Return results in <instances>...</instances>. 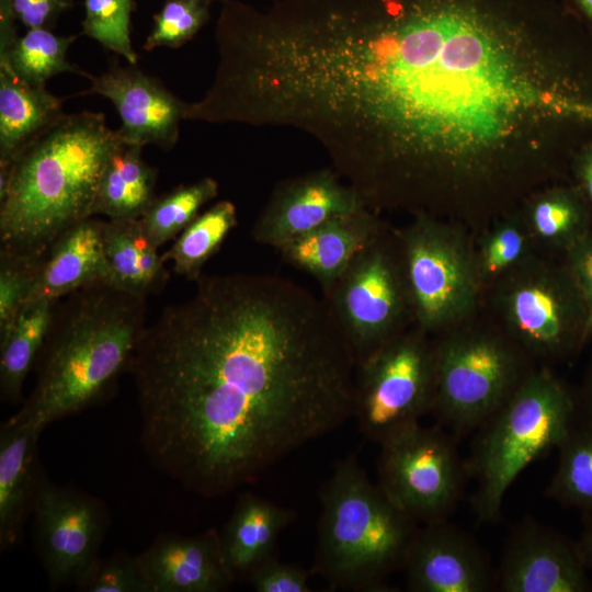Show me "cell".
<instances>
[{
	"label": "cell",
	"mask_w": 592,
	"mask_h": 592,
	"mask_svg": "<svg viewBox=\"0 0 592 592\" xmlns=\"http://www.w3.org/2000/svg\"><path fill=\"white\" fill-rule=\"evenodd\" d=\"M264 86L367 207L474 234L592 141V38L555 0H289Z\"/></svg>",
	"instance_id": "1"
},
{
	"label": "cell",
	"mask_w": 592,
	"mask_h": 592,
	"mask_svg": "<svg viewBox=\"0 0 592 592\" xmlns=\"http://www.w3.org/2000/svg\"><path fill=\"white\" fill-rule=\"evenodd\" d=\"M195 283L147 325L128 372L151 464L214 498L353 417L356 362L325 299L293 281Z\"/></svg>",
	"instance_id": "2"
},
{
	"label": "cell",
	"mask_w": 592,
	"mask_h": 592,
	"mask_svg": "<svg viewBox=\"0 0 592 592\" xmlns=\"http://www.w3.org/2000/svg\"><path fill=\"white\" fill-rule=\"evenodd\" d=\"M123 144L100 112L64 114L0 168V250L44 257L92 217L98 187Z\"/></svg>",
	"instance_id": "3"
},
{
	"label": "cell",
	"mask_w": 592,
	"mask_h": 592,
	"mask_svg": "<svg viewBox=\"0 0 592 592\" xmlns=\"http://www.w3.org/2000/svg\"><path fill=\"white\" fill-rule=\"evenodd\" d=\"M147 297L96 283L57 304L30 396L14 413L41 430L109 397L147 327Z\"/></svg>",
	"instance_id": "4"
},
{
	"label": "cell",
	"mask_w": 592,
	"mask_h": 592,
	"mask_svg": "<svg viewBox=\"0 0 592 592\" xmlns=\"http://www.w3.org/2000/svg\"><path fill=\"white\" fill-rule=\"evenodd\" d=\"M317 570L332 587L385 591L402 570L418 521L373 483L355 456L340 460L320 491Z\"/></svg>",
	"instance_id": "5"
},
{
	"label": "cell",
	"mask_w": 592,
	"mask_h": 592,
	"mask_svg": "<svg viewBox=\"0 0 592 592\" xmlns=\"http://www.w3.org/2000/svg\"><path fill=\"white\" fill-rule=\"evenodd\" d=\"M576 402L548 367L533 368L480 428L466 463L477 485L471 497L479 522L498 519L503 498L533 462L558 448L571 430Z\"/></svg>",
	"instance_id": "6"
},
{
	"label": "cell",
	"mask_w": 592,
	"mask_h": 592,
	"mask_svg": "<svg viewBox=\"0 0 592 592\" xmlns=\"http://www.w3.org/2000/svg\"><path fill=\"white\" fill-rule=\"evenodd\" d=\"M474 318L433 338L431 413L457 436L478 430L534 368L532 358L498 325Z\"/></svg>",
	"instance_id": "7"
},
{
	"label": "cell",
	"mask_w": 592,
	"mask_h": 592,
	"mask_svg": "<svg viewBox=\"0 0 592 592\" xmlns=\"http://www.w3.org/2000/svg\"><path fill=\"white\" fill-rule=\"evenodd\" d=\"M486 293L498 326L532 360L570 357L589 338L590 309L565 261L537 252Z\"/></svg>",
	"instance_id": "8"
},
{
	"label": "cell",
	"mask_w": 592,
	"mask_h": 592,
	"mask_svg": "<svg viewBox=\"0 0 592 592\" xmlns=\"http://www.w3.org/2000/svg\"><path fill=\"white\" fill-rule=\"evenodd\" d=\"M396 229L414 327L434 338L475 317L485 295L475 257V234L429 215Z\"/></svg>",
	"instance_id": "9"
},
{
	"label": "cell",
	"mask_w": 592,
	"mask_h": 592,
	"mask_svg": "<svg viewBox=\"0 0 592 592\" xmlns=\"http://www.w3.org/2000/svg\"><path fill=\"white\" fill-rule=\"evenodd\" d=\"M322 293L356 364L414 326L397 230L389 226Z\"/></svg>",
	"instance_id": "10"
},
{
	"label": "cell",
	"mask_w": 592,
	"mask_h": 592,
	"mask_svg": "<svg viewBox=\"0 0 592 592\" xmlns=\"http://www.w3.org/2000/svg\"><path fill=\"white\" fill-rule=\"evenodd\" d=\"M434 394L433 338L413 326L356 364L353 417L380 444L431 413Z\"/></svg>",
	"instance_id": "11"
},
{
	"label": "cell",
	"mask_w": 592,
	"mask_h": 592,
	"mask_svg": "<svg viewBox=\"0 0 592 592\" xmlns=\"http://www.w3.org/2000/svg\"><path fill=\"white\" fill-rule=\"evenodd\" d=\"M379 445L377 483L389 499L423 524L447 519L468 475L455 435L440 424L419 423Z\"/></svg>",
	"instance_id": "12"
},
{
	"label": "cell",
	"mask_w": 592,
	"mask_h": 592,
	"mask_svg": "<svg viewBox=\"0 0 592 592\" xmlns=\"http://www.w3.org/2000/svg\"><path fill=\"white\" fill-rule=\"evenodd\" d=\"M32 516L34 546L49 587H76L100 557L110 525L106 505L45 476Z\"/></svg>",
	"instance_id": "13"
},
{
	"label": "cell",
	"mask_w": 592,
	"mask_h": 592,
	"mask_svg": "<svg viewBox=\"0 0 592 592\" xmlns=\"http://www.w3.org/2000/svg\"><path fill=\"white\" fill-rule=\"evenodd\" d=\"M366 206L332 168L277 184L251 230L252 239L277 250L326 221Z\"/></svg>",
	"instance_id": "14"
},
{
	"label": "cell",
	"mask_w": 592,
	"mask_h": 592,
	"mask_svg": "<svg viewBox=\"0 0 592 592\" xmlns=\"http://www.w3.org/2000/svg\"><path fill=\"white\" fill-rule=\"evenodd\" d=\"M88 79L90 86L80 94H98L113 103L121 117L117 133L124 144L170 150L178 143L189 103L157 78L135 66H112L98 76L89 73Z\"/></svg>",
	"instance_id": "15"
},
{
	"label": "cell",
	"mask_w": 592,
	"mask_h": 592,
	"mask_svg": "<svg viewBox=\"0 0 592 592\" xmlns=\"http://www.w3.org/2000/svg\"><path fill=\"white\" fill-rule=\"evenodd\" d=\"M402 570L412 592H487L496 587L487 553L446 519L419 527Z\"/></svg>",
	"instance_id": "16"
},
{
	"label": "cell",
	"mask_w": 592,
	"mask_h": 592,
	"mask_svg": "<svg viewBox=\"0 0 592 592\" xmlns=\"http://www.w3.org/2000/svg\"><path fill=\"white\" fill-rule=\"evenodd\" d=\"M496 585L502 592H587L591 583L576 543L524 520L504 545Z\"/></svg>",
	"instance_id": "17"
},
{
	"label": "cell",
	"mask_w": 592,
	"mask_h": 592,
	"mask_svg": "<svg viewBox=\"0 0 592 592\" xmlns=\"http://www.w3.org/2000/svg\"><path fill=\"white\" fill-rule=\"evenodd\" d=\"M138 558L151 592H223L236 579L215 528L189 536L160 534Z\"/></svg>",
	"instance_id": "18"
},
{
	"label": "cell",
	"mask_w": 592,
	"mask_h": 592,
	"mask_svg": "<svg viewBox=\"0 0 592 592\" xmlns=\"http://www.w3.org/2000/svg\"><path fill=\"white\" fill-rule=\"evenodd\" d=\"M43 430L12 414L0 428V550L18 545L46 476L38 456Z\"/></svg>",
	"instance_id": "19"
},
{
	"label": "cell",
	"mask_w": 592,
	"mask_h": 592,
	"mask_svg": "<svg viewBox=\"0 0 592 592\" xmlns=\"http://www.w3.org/2000/svg\"><path fill=\"white\" fill-rule=\"evenodd\" d=\"M387 226L379 213L364 206L326 221L276 251L285 263L311 275L325 291Z\"/></svg>",
	"instance_id": "20"
},
{
	"label": "cell",
	"mask_w": 592,
	"mask_h": 592,
	"mask_svg": "<svg viewBox=\"0 0 592 592\" xmlns=\"http://www.w3.org/2000/svg\"><path fill=\"white\" fill-rule=\"evenodd\" d=\"M103 223L86 218L54 241L43 258L30 300H60L86 286L107 284Z\"/></svg>",
	"instance_id": "21"
},
{
	"label": "cell",
	"mask_w": 592,
	"mask_h": 592,
	"mask_svg": "<svg viewBox=\"0 0 592 592\" xmlns=\"http://www.w3.org/2000/svg\"><path fill=\"white\" fill-rule=\"evenodd\" d=\"M293 512L252 493L242 494L219 533L220 546L235 578L249 576L273 558L281 532Z\"/></svg>",
	"instance_id": "22"
},
{
	"label": "cell",
	"mask_w": 592,
	"mask_h": 592,
	"mask_svg": "<svg viewBox=\"0 0 592 592\" xmlns=\"http://www.w3.org/2000/svg\"><path fill=\"white\" fill-rule=\"evenodd\" d=\"M62 100L0 64V168L64 115Z\"/></svg>",
	"instance_id": "23"
},
{
	"label": "cell",
	"mask_w": 592,
	"mask_h": 592,
	"mask_svg": "<svg viewBox=\"0 0 592 592\" xmlns=\"http://www.w3.org/2000/svg\"><path fill=\"white\" fill-rule=\"evenodd\" d=\"M103 248L109 285L145 297L163 289L169 278L166 261L139 219L104 220Z\"/></svg>",
	"instance_id": "24"
},
{
	"label": "cell",
	"mask_w": 592,
	"mask_h": 592,
	"mask_svg": "<svg viewBox=\"0 0 592 592\" xmlns=\"http://www.w3.org/2000/svg\"><path fill=\"white\" fill-rule=\"evenodd\" d=\"M525 223L542 253H565L592 229V210L572 182L547 186L521 206Z\"/></svg>",
	"instance_id": "25"
},
{
	"label": "cell",
	"mask_w": 592,
	"mask_h": 592,
	"mask_svg": "<svg viewBox=\"0 0 592 592\" xmlns=\"http://www.w3.org/2000/svg\"><path fill=\"white\" fill-rule=\"evenodd\" d=\"M59 300L38 298L27 301L11 323L0 331V396L16 403L22 399L25 379L35 367Z\"/></svg>",
	"instance_id": "26"
},
{
	"label": "cell",
	"mask_w": 592,
	"mask_h": 592,
	"mask_svg": "<svg viewBox=\"0 0 592 592\" xmlns=\"http://www.w3.org/2000/svg\"><path fill=\"white\" fill-rule=\"evenodd\" d=\"M144 147L122 144L103 171L92 216L113 220L139 219L155 200L157 169L143 156Z\"/></svg>",
	"instance_id": "27"
},
{
	"label": "cell",
	"mask_w": 592,
	"mask_h": 592,
	"mask_svg": "<svg viewBox=\"0 0 592 592\" xmlns=\"http://www.w3.org/2000/svg\"><path fill=\"white\" fill-rule=\"evenodd\" d=\"M537 252L521 207L475 234V257L483 292Z\"/></svg>",
	"instance_id": "28"
},
{
	"label": "cell",
	"mask_w": 592,
	"mask_h": 592,
	"mask_svg": "<svg viewBox=\"0 0 592 592\" xmlns=\"http://www.w3.org/2000/svg\"><path fill=\"white\" fill-rule=\"evenodd\" d=\"M237 226V208L230 201H219L198 215L162 257L172 261L174 273L196 282L207 261L219 250Z\"/></svg>",
	"instance_id": "29"
},
{
	"label": "cell",
	"mask_w": 592,
	"mask_h": 592,
	"mask_svg": "<svg viewBox=\"0 0 592 592\" xmlns=\"http://www.w3.org/2000/svg\"><path fill=\"white\" fill-rule=\"evenodd\" d=\"M76 38L75 35H56L49 29H31L18 36L10 49L0 56V64L33 86H46L50 78L62 72L88 78V72L67 59L68 48Z\"/></svg>",
	"instance_id": "30"
},
{
	"label": "cell",
	"mask_w": 592,
	"mask_h": 592,
	"mask_svg": "<svg viewBox=\"0 0 592 592\" xmlns=\"http://www.w3.org/2000/svg\"><path fill=\"white\" fill-rule=\"evenodd\" d=\"M547 493L559 503L592 514V422L572 426L558 446Z\"/></svg>",
	"instance_id": "31"
},
{
	"label": "cell",
	"mask_w": 592,
	"mask_h": 592,
	"mask_svg": "<svg viewBox=\"0 0 592 592\" xmlns=\"http://www.w3.org/2000/svg\"><path fill=\"white\" fill-rule=\"evenodd\" d=\"M217 195L218 183L209 177L179 185L155 197L139 221L149 240L159 248L175 239Z\"/></svg>",
	"instance_id": "32"
},
{
	"label": "cell",
	"mask_w": 592,
	"mask_h": 592,
	"mask_svg": "<svg viewBox=\"0 0 592 592\" xmlns=\"http://www.w3.org/2000/svg\"><path fill=\"white\" fill-rule=\"evenodd\" d=\"M81 34L136 66L138 55L130 41V15L134 0H83Z\"/></svg>",
	"instance_id": "33"
},
{
	"label": "cell",
	"mask_w": 592,
	"mask_h": 592,
	"mask_svg": "<svg viewBox=\"0 0 592 592\" xmlns=\"http://www.w3.org/2000/svg\"><path fill=\"white\" fill-rule=\"evenodd\" d=\"M208 0H164L153 15V25L143 46L179 48L192 39L209 19Z\"/></svg>",
	"instance_id": "34"
},
{
	"label": "cell",
	"mask_w": 592,
	"mask_h": 592,
	"mask_svg": "<svg viewBox=\"0 0 592 592\" xmlns=\"http://www.w3.org/2000/svg\"><path fill=\"white\" fill-rule=\"evenodd\" d=\"M43 258L0 250V331L30 300Z\"/></svg>",
	"instance_id": "35"
},
{
	"label": "cell",
	"mask_w": 592,
	"mask_h": 592,
	"mask_svg": "<svg viewBox=\"0 0 592 592\" xmlns=\"http://www.w3.org/2000/svg\"><path fill=\"white\" fill-rule=\"evenodd\" d=\"M76 588L82 592H151L138 555L126 553L99 557Z\"/></svg>",
	"instance_id": "36"
},
{
	"label": "cell",
	"mask_w": 592,
	"mask_h": 592,
	"mask_svg": "<svg viewBox=\"0 0 592 592\" xmlns=\"http://www.w3.org/2000/svg\"><path fill=\"white\" fill-rule=\"evenodd\" d=\"M251 588L257 592H310L309 572L295 565L271 558L257 567L249 576Z\"/></svg>",
	"instance_id": "37"
},
{
	"label": "cell",
	"mask_w": 592,
	"mask_h": 592,
	"mask_svg": "<svg viewBox=\"0 0 592 592\" xmlns=\"http://www.w3.org/2000/svg\"><path fill=\"white\" fill-rule=\"evenodd\" d=\"M16 21L27 30L52 29L73 0H11Z\"/></svg>",
	"instance_id": "38"
},
{
	"label": "cell",
	"mask_w": 592,
	"mask_h": 592,
	"mask_svg": "<svg viewBox=\"0 0 592 592\" xmlns=\"http://www.w3.org/2000/svg\"><path fill=\"white\" fill-rule=\"evenodd\" d=\"M563 261L574 277L592 312V229L563 253Z\"/></svg>",
	"instance_id": "39"
},
{
	"label": "cell",
	"mask_w": 592,
	"mask_h": 592,
	"mask_svg": "<svg viewBox=\"0 0 592 592\" xmlns=\"http://www.w3.org/2000/svg\"><path fill=\"white\" fill-rule=\"evenodd\" d=\"M570 175L571 182L580 190L592 210V141L573 156Z\"/></svg>",
	"instance_id": "40"
},
{
	"label": "cell",
	"mask_w": 592,
	"mask_h": 592,
	"mask_svg": "<svg viewBox=\"0 0 592 592\" xmlns=\"http://www.w3.org/2000/svg\"><path fill=\"white\" fill-rule=\"evenodd\" d=\"M15 21L11 0H0V56L10 49L19 36Z\"/></svg>",
	"instance_id": "41"
},
{
	"label": "cell",
	"mask_w": 592,
	"mask_h": 592,
	"mask_svg": "<svg viewBox=\"0 0 592 592\" xmlns=\"http://www.w3.org/2000/svg\"><path fill=\"white\" fill-rule=\"evenodd\" d=\"M592 38V0H555Z\"/></svg>",
	"instance_id": "42"
},
{
	"label": "cell",
	"mask_w": 592,
	"mask_h": 592,
	"mask_svg": "<svg viewBox=\"0 0 592 592\" xmlns=\"http://www.w3.org/2000/svg\"><path fill=\"white\" fill-rule=\"evenodd\" d=\"M576 546L587 569H592V516L587 521Z\"/></svg>",
	"instance_id": "43"
},
{
	"label": "cell",
	"mask_w": 592,
	"mask_h": 592,
	"mask_svg": "<svg viewBox=\"0 0 592 592\" xmlns=\"http://www.w3.org/2000/svg\"><path fill=\"white\" fill-rule=\"evenodd\" d=\"M582 402L587 420L592 422V360L583 385Z\"/></svg>",
	"instance_id": "44"
},
{
	"label": "cell",
	"mask_w": 592,
	"mask_h": 592,
	"mask_svg": "<svg viewBox=\"0 0 592 592\" xmlns=\"http://www.w3.org/2000/svg\"><path fill=\"white\" fill-rule=\"evenodd\" d=\"M588 335L592 337V312L590 314L589 323H588Z\"/></svg>",
	"instance_id": "45"
},
{
	"label": "cell",
	"mask_w": 592,
	"mask_h": 592,
	"mask_svg": "<svg viewBox=\"0 0 592 592\" xmlns=\"http://www.w3.org/2000/svg\"><path fill=\"white\" fill-rule=\"evenodd\" d=\"M209 2L214 1V0H208ZM219 1H225V0H219Z\"/></svg>",
	"instance_id": "46"
}]
</instances>
